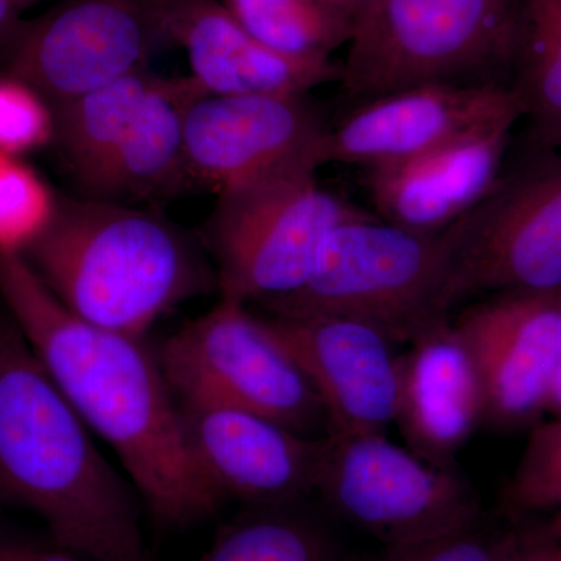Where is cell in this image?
I'll use <instances>...</instances> for the list:
<instances>
[{
  "label": "cell",
  "instance_id": "6da1fadb",
  "mask_svg": "<svg viewBox=\"0 0 561 561\" xmlns=\"http://www.w3.org/2000/svg\"><path fill=\"white\" fill-rule=\"evenodd\" d=\"M0 298L73 411L116 454L151 515L171 527L213 515L221 500L192 459L157 353L142 339L73 316L21 254H0Z\"/></svg>",
  "mask_w": 561,
  "mask_h": 561
},
{
  "label": "cell",
  "instance_id": "7a4b0ae2",
  "mask_svg": "<svg viewBox=\"0 0 561 561\" xmlns=\"http://www.w3.org/2000/svg\"><path fill=\"white\" fill-rule=\"evenodd\" d=\"M136 496L16 321L0 313V502L38 516L62 551L150 561Z\"/></svg>",
  "mask_w": 561,
  "mask_h": 561
},
{
  "label": "cell",
  "instance_id": "3957f363",
  "mask_svg": "<svg viewBox=\"0 0 561 561\" xmlns=\"http://www.w3.org/2000/svg\"><path fill=\"white\" fill-rule=\"evenodd\" d=\"M22 256L73 316L138 339L217 284L172 221L94 197H58L50 224Z\"/></svg>",
  "mask_w": 561,
  "mask_h": 561
},
{
  "label": "cell",
  "instance_id": "277c9868",
  "mask_svg": "<svg viewBox=\"0 0 561 561\" xmlns=\"http://www.w3.org/2000/svg\"><path fill=\"white\" fill-rule=\"evenodd\" d=\"M523 0H371L342 88L362 102L426 84H512Z\"/></svg>",
  "mask_w": 561,
  "mask_h": 561
},
{
  "label": "cell",
  "instance_id": "5b68a950",
  "mask_svg": "<svg viewBox=\"0 0 561 561\" xmlns=\"http://www.w3.org/2000/svg\"><path fill=\"white\" fill-rule=\"evenodd\" d=\"M316 165L295 161L219 192L205 242L221 298L271 302L300 289L324 234L376 214L323 190Z\"/></svg>",
  "mask_w": 561,
  "mask_h": 561
},
{
  "label": "cell",
  "instance_id": "8992f818",
  "mask_svg": "<svg viewBox=\"0 0 561 561\" xmlns=\"http://www.w3.org/2000/svg\"><path fill=\"white\" fill-rule=\"evenodd\" d=\"M442 241L440 316L482 295L561 290V151L524 146Z\"/></svg>",
  "mask_w": 561,
  "mask_h": 561
},
{
  "label": "cell",
  "instance_id": "52a82bcc",
  "mask_svg": "<svg viewBox=\"0 0 561 561\" xmlns=\"http://www.w3.org/2000/svg\"><path fill=\"white\" fill-rule=\"evenodd\" d=\"M443 272L442 232L409 230L378 216L343 221L324 234L300 289L262 306L276 317H351L381 328L393 341H411L443 317Z\"/></svg>",
  "mask_w": 561,
  "mask_h": 561
},
{
  "label": "cell",
  "instance_id": "ba28073f",
  "mask_svg": "<svg viewBox=\"0 0 561 561\" xmlns=\"http://www.w3.org/2000/svg\"><path fill=\"white\" fill-rule=\"evenodd\" d=\"M157 353L176 401L230 405L313 437L327 427L316 391L265 317L221 298Z\"/></svg>",
  "mask_w": 561,
  "mask_h": 561
},
{
  "label": "cell",
  "instance_id": "9c48e42d",
  "mask_svg": "<svg viewBox=\"0 0 561 561\" xmlns=\"http://www.w3.org/2000/svg\"><path fill=\"white\" fill-rule=\"evenodd\" d=\"M316 493L383 548L419 545L482 523L474 490L381 435H327Z\"/></svg>",
  "mask_w": 561,
  "mask_h": 561
},
{
  "label": "cell",
  "instance_id": "30bf717a",
  "mask_svg": "<svg viewBox=\"0 0 561 561\" xmlns=\"http://www.w3.org/2000/svg\"><path fill=\"white\" fill-rule=\"evenodd\" d=\"M165 46L164 0H65L18 33L10 76L57 108L147 69Z\"/></svg>",
  "mask_w": 561,
  "mask_h": 561
},
{
  "label": "cell",
  "instance_id": "8fae6325",
  "mask_svg": "<svg viewBox=\"0 0 561 561\" xmlns=\"http://www.w3.org/2000/svg\"><path fill=\"white\" fill-rule=\"evenodd\" d=\"M502 119H524L512 84H426L362 102L317 149V164L378 169L411 160Z\"/></svg>",
  "mask_w": 561,
  "mask_h": 561
},
{
  "label": "cell",
  "instance_id": "7c38bea8",
  "mask_svg": "<svg viewBox=\"0 0 561 561\" xmlns=\"http://www.w3.org/2000/svg\"><path fill=\"white\" fill-rule=\"evenodd\" d=\"M192 459L221 501L283 507L316 493L324 438L230 405L179 401Z\"/></svg>",
  "mask_w": 561,
  "mask_h": 561
},
{
  "label": "cell",
  "instance_id": "4fadbf2b",
  "mask_svg": "<svg viewBox=\"0 0 561 561\" xmlns=\"http://www.w3.org/2000/svg\"><path fill=\"white\" fill-rule=\"evenodd\" d=\"M321 402L328 435H381L394 423L398 357L393 339L342 316L265 317Z\"/></svg>",
  "mask_w": 561,
  "mask_h": 561
},
{
  "label": "cell",
  "instance_id": "5bb4252c",
  "mask_svg": "<svg viewBox=\"0 0 561 561\" xmlns=\"http://www.w3.org/2000/svg\"><path fill=\"white\" fill-rule=\"evenodd\" d=\"M485 394V421L516 427L546 412L561 351V290L508 291L453 321Z\"/></svg>",
  "mask_w": 561,
  "mask_h": 561
},
{
  "label": "cell",
  "instance_id": "9a60e30c",
  "mask_svg": "<svg viewBox=\"0 0 561 561\" xmlns=\"http://www.w3.org/2000/svg\"><path fill=\"white\" fill-rule=\"evenodd\" d=\"M330 125L306 94H202L184 122L187 176L217 191L295 161L317 164Z\"/></svg>",
  "mask_w": 561,
  "mask_h": 561
},
{
  "label": "cell",
  "instance_id": "2e32d148",
  "mask_svg": "<svg viewBox=\"0 0 561 561\" xmlns=\"http://www.w3.org/2000/svg\"><path fill=\"white\" fill-rule=\"evenodd\" d=\"M518 122H493L411 160L370 169L364 184L376 216L427 234L448 230L493 190Z\"/></svg>",
  "mask_w": 561,
  "mask_h": 561
},
{
  "label": "cell",
  "instance_id": "e0dca14e",
  "mask_svg": "<svg viewBox=\"0 0 561 561\" xmlns=\"http://www.w3.org/2000/svg\"><path fill=\"white\" fill-rule=\"evenodd\" d=\"M398 357L394 423L409 449L437 467L453 461L485 421V394L470 351L448 317L412 335Z\"/></svg>",
  "mask_w": 561,
  "mask_h": 561
},
{
  "label": "cell",
  "instance_id": "ac0fdd59",
  "mask_svg": "<svg viewBox=\"0 0 561 561\" xmlns=\"http://www.w3.org/2000/svg\"><path fill=\"white\" fill-rule=\"evenodd\" d=\"M169 41L186 50L192 79L206 94H306L341 83L342 62L301 61L254 39L220 0H164Z\"/></svg>",
  "mask_w": 561,
  "mask_h": 561
},
{
  "label": "cell",
  "instance_id": "d6986e66",
  "mask_svg": "<svg viewBox=\"0 0 561 561\" xmlns=\"http://www.w3.org/2000/svg\"><path fill=\"white\" fill-rule=\"evenodd\" d=\"M192 77H160L119 146L87 184L94 198L121 202L175 190L187 176L184 122L198 95Z\"/></svg>",
  "mask_w": 561,
  "mask_h": 561
},
{
  "label": "cell",
  "instance_id": "ffe728a7",
  "mask_svg": "<svg viewBox=\"0 0 561 561\" xmlns=\"http://www.w3.org/2000/svg\"><path fill=\"white\" fill-rule=\"evenodd\" d=\"M160 77L142 69L55 108V138L83 186L119 146Z\"/></svg>",
  "mask_w": 561,
  "mask_h": 561
},
{
  "label": "cell",
  "instance_id": "44dd1931",
  "mask_svg": "<svg viewBox=\"0 0 561 561\" xmlns=\"http://www.w3.org/2000/svg\"><path fill=\"white\" fill-rule=\"evenodd\" d=\"M512 87L527 121L524 146L561 151V0H523Z\"/></svg>",
  "mask_w": 561,
  "mask_h": 561
},
{
  "label": "cell",
  "instance_id": "7402d4cb",
  "mask_svg": "<svg viewBox=\"0 0 561 561\" xmlns=\"http://www.w3.org/2000/svg\"><path fill=\"white\" fill-rule=\"evenodd\" d=\"M268 49L301 61H328L353 39L356 21L323 0H220Z\"/></svg>",
  "mask_w": 561,
  "mask_h": 561
},
{
  "label": "cell",
  "instance_id": "603a6c76",
  "mask_svg": "<svg viewBox=\"0 0 561 561\" xmlns=\"http://www.w3.org/2000/svg\"><path fill=\"white\" fill-rule=\"evenodd\" d=\"M254 508L221 529L198 561H343L316 519L291 505Z\"/></svg>",
  "mask_w": 561,
  "mask_h": 561
},
{
  "label": "cell",
  "instance_id": "cb8c5ba5",
  "mask_svg": "<svg viewBox=\"0 0 561 561\" xmlns=\"http://www.w3.org/2000/svg\"><path fill=\"white\" fill-rule=\"evenodd\" d=\"M58 197L13 154L0 153V254H24L46 230Z\"/></svg>",
  "mask_w": 561,
  "mask_h": 561
},
{
  "label": "cell",
  "instance_id": "d4e9b609",
  "mask_svg": "<svg viewBox=\"0 0 561 561\" xmlns=\"http://www.w3.org/2000/svg\"><path fill=\"white\" fill-rule=\"evenodd\" d=\"M513 512H561V419L531 432L507 490Z\"/></svg>",
  "mask_w": 561,
  "mask_h": 561
},
{
  "label": "cell",
  "instance_id": "484cf974",
  "mask_svg": "<svg viewBox=\"0 0 561 561\" xmlns=\"http://www.w3.org/2000/svg\"><path fill=\"white\" fill-rule=\"evenodd\" d=\"M55 138L46 99L16 77L0 79V153L20 157Z\"/></svg>",
  "mask_w": 561,
  "mask_h": 561
},
{
  "label": "cell",
  "instance_id": "4316f807",
  "mask_svg": "<svg viewBox=\"0 0 561 561\" xmlns=\"http://www.w3.org/2000/svg\"><path fill=\"white\" fill-rule=\"evenodd\" d=\"M515 534H505L478 524L471 529L419 545L383 548L362 561H511Z\"/></svg>",
  "mask_w": 561,
  "mask_h": 561
},
{
  "label": "cell",
  "instance_id": "83f0119b",
  "mask_svg": "<svg viewBox=\"0 0 561 561\" xmlns=\"http://www.w3.org/2000/svg\"><path fill=\"white\" fill-rule=\"evenodd\" d=\"M511 561H561V545L548 529L515 534Z\"/></svg>",
  "mask_w": 561,
  "mask_h": 561
},
{
  "label": "cell",
  "instance_id": "f1b7e54d",
  "mask_svg": "<svg viewBox=\"0 0 561 561\" xmlns=\"http://www.w3.org/2000/svg\"><path fill=\"white\" fill-rule=\"evenodd\" d=\"M20 31L16 7L11 0H0V46L9 43L13 46Z\"/></svg>",
  "mask_w": 561,
  "mask_h": 561
},
{
  "label": "cell",
  "instance_id": "f546056e",
  "mask_svg": "<svg viewBox=\"0 0 561 561\" xmlns=\"http://www.w3.org/2000/svg\"><path fill=\"white\" fill-rule=\"evenodd\" d=\"M20 561H90V560L83 559V557L76 556V553L62 551V549L55 548V546L51 549L31 548V546H25L24 552H22Z\"/></svg>",
  "mask_w": 561,
  "mask_h": 561
},
{
  "label": "cell",
  "instance_id": "4dcf8cb0",
  "mask_svg": "<svg viewBox=\"0 0 561 561\" xmlns=\"http://www.w3.org/2000/svg\"><path fill=\"white\" fill-rule=\"evenodd\" d=\"M546 412L551 413L552 419H561V351L556 373H553L548 402H546Z\"/></svg>",
  "mask_w": 561,
  "mask_h": 561
},
{
  "label": "cell",
  "instance_id": "1f68e13d",
  "mask_svg": "<svg viewBox=\"0 0 561 561\" xmlns=\"http://www.w3.org/2000/svg\"><path fill=\"white\" fill-rule=\"evenodd\" d=\"M323 2L330 3V5L335 7V9L343 11V13L353 18L354 21H357L362 13L367 10V7L370 5L371 0H323Z\"/></svg>",
  "mask_w": 561,
  "mask_h": 561
},
{
  "label": "cell",
  "instance_id": "d6a6232c",
  "mask_svg": "<svg viewBox=\"0 0 561 561\" xmlns=\"http://www.w3.org/2000/svg\"><path fill=\"white\" fill-rule=\"evenodd\" d=\"M25 545L0 538V561H20Z\"/></svg>",
  "mask_w": 561,
  "mask_h": 561
},
{
  "label": "cell",
  "instance_id": "836d02e7",
  "mask_svg": "<svg viewBox=\"0 0 561 561\" xmlns=\"http://www.w3.org/2000/svg\"><path fill=\"white\" fill-rule=\"evenodd\" d=\"M548 531L561 545V512H557L553 515L552 522L548 526Z\"/></svg>",
  "mask_w": 561,
  "mask_h": 561
},
{
  "label": "cell",
  "instance_id": "e575fe53",
  "mask_svg": "<svg viewBox=\"0 0 561 561\" xmlns=\"http://www.w3.org/2000/svg\"><path fill=\"white\" fill-rule=\"evenodd\" d=\"M11 2L14 3V7H16L18 11L27 9V7L33 5V3L39 2V0H11Z\"/></svg>",
  "mask_w": 561,
  "mask_h": 561
}]
</instances>
